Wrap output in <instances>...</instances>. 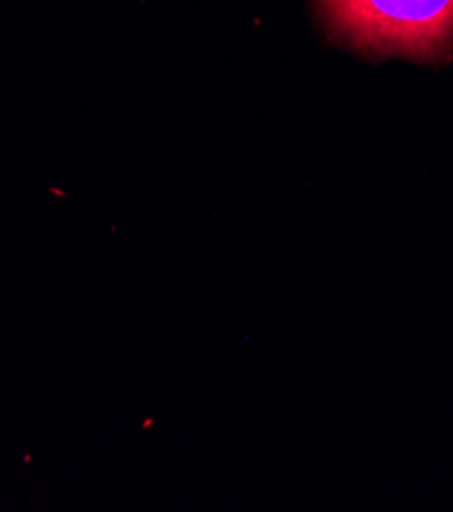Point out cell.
Here are the masks:
<instances>
[{
    "mask_svg": "<svg viewBox=\"0 0 453 512\" xmlns=\"http://www.w3.org/2000/svg\"><path fill=\"white\" fill-rule=\"evenodd\" d=\"M315 11L362 54L435 60L453 49V0H315Z\"/></svg>",
    "mask_w": 453,
    "mask_h": 512,
    "instance_id": "1",
    "label": "cell"
}]
</instances>
